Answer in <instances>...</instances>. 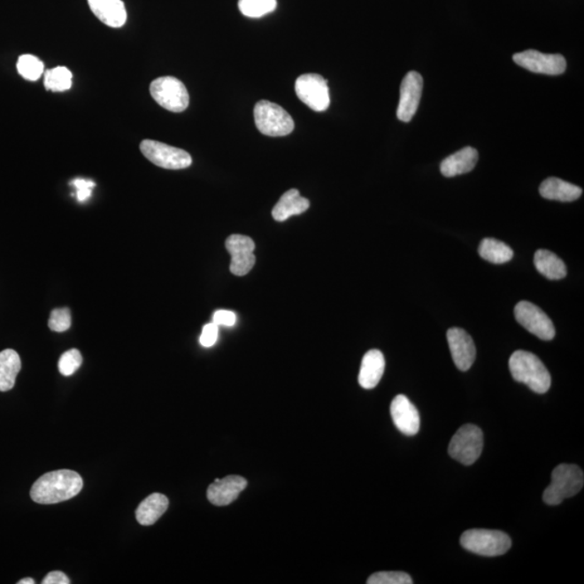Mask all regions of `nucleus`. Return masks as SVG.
I'll list each match as a JSON object with an SVG mask.
<instances>
[{
  "mask_svg": "<svg viewBox=\"0 0 584 584\" xmlns=\"http://www.w3.org/2000/svg\"><path fill=\"white\" fill-rule=\"evenodd\" d=\"M509 367L515 381L526 384L535 393L544 394L551 388V374L533 353L516 350L510 357Z\"/></svg>",
  "mask_w": 584,
  "mask_h": 584,
  "instance_id": "nucleus-2",
  "label": "nucleus"
},
{
  "mask_svg": "<svg viewBox=\"0 0 584 584\" xmlns=\"http://www.w3.org/2000/svg\"><path fill=\"white\" fill-rule=\"evenodd\" d=\"M516 65L537 74L561 75L566 71L567 63L561 55H547L537 50L515 53Z\"/></svg>",
  "mask_w": 584,
  "mask_h": 584,
  "instance_id": "nucleus-11",
  "label": "nucleus"
},
{
  "mask_svg": "<svg viewBox=\"0 0 584 584\" xmlns=\"http://www.w3.org/2000/svg\"><path fill=\"white\" fill-rule=\"evenodd\" d=\"M17 67L19 75L31 81H38L43 73V63L32 55L19 57Z\"/></svg>",
  "mask_w": 584,
  "mask_h": 584,
  "instance_id": "nucleus-28",
  "label": "nucleus"
},
{
  "mask_svg": "<svg viewBox=\"0 0 584 584\" xmlns=\"http://www.w3.org/2000/svg\"><path fill=\"white\" fill-rule=\"evenodd\" d=\"M368 584H411L412 579L403 572H380L370 576Z\"/></svg>",
  "mask_w": 584,
  "mask_h": 584,
  "instance_id": "nucleus-30",
  "label": "nucleus"
},
{
  "mask_svg": "<svg viewBox=\"0 0 584 584\" xmlns=\"http://www.w3.org/2000/svg\"><path fill=\"white\" fill-rule=\"evenodd\" d=\"M539 192L549 201L569 203L580 198L582 188L558 178H549L540 185Z\"/></svg>",
  "mask_w": 584,
  "mask_h": 584,
  "instance_id": "nucleus-20",
  "label": "nucleus"
},
{
  "mask_svg": "<svg viewBox=\"0 0 584 584\" xmlns=\"http://www.w3.org/2000/svg\"><path fill=\"white\" fill-rule=\"evenodd\" d=\"M91 12L105 26L119 28L125 26L127 12L123 0H88Z\"/></svg>",
  "mask_w": 584,
  "mask_h": 584,
  "instance_id": "nucleus-17",
  "label": "nucleus"
},
{
  "mask_svg": "<svg viewBox=\"0 0 584 584\" xmlns=\"http://www.w3.org/2000/svg\"><path fill=\"white\" fill-rule=\"evenodd\" d=\"M84 486L81 476L71 470L50 472L39 477L33 485L31 496L41 504H55L74 498Z\"/></svg>",
  "mask_w": 584,
  "mask_h": 584,
  "instance_id": "nucleus-1",
  "label": "nucleus"
},
{
  "mask_svg": "<svg viewBox=\"0 0 584 584\" xmlns=\"http://www.w3.org/2000/svg\"><path fill=\"white\" fill-rule=\"evenodd\" d=\"M47 90L63 92L72 87V73L65 66H58L45 73Z\"/></svg>",
  "mask_w": 584,
  "mask_h": 584,
  "instance_id": "nucleus-26",
  "label": "nucleus"
},
{
  "mask_svg": "<svg viewBox=\"0 0 584 584\" xmlns=\"http://www.w3.org/2000/svg\"><path fill=\"white\" fill-rule=\"evenodd\" d=\"M72 184L74 185L76 188V196L80 202L87 201V199L91 196L92 188L96 187L94 181L85 179H76Z\"/></svg>",
  "mask_w": 584,
  "mask_h": 584,
  "instance_id": "nucleus-32",
  "label": "nucleus"
},
{
  "mask_svg": "<svg viewBox=\"0 0 584 584\" xmlns=\"http://www.w3.org/2000/svg\"><path fill=\"white\" fill-rule=\"evenodd\" d=\"M169 500L162 494H152L136 509V520L142 526L154 525L167 511Z\"/></svg>",
  "mask_w": 584,
  "mask_h": 584,
  "instance_id": "nucleus-22",
  "label": "nucleus"
},
{
  "mask_svg": "<svg viewBox=\"0 0 584 584\" xmlns=\"http://www.w3.org/2000/svg\"><path fill=\"white\" fill-rule=\"evenodd\" d=\"M218 334L219 326L214 323L204 325L201 339H199L203 347L211 348L212 345L216 344L218 340Z\"/></svg>",
  "mask_w": 584,
  "mask_h": 584,
  "instance_id": "nucleus-33",
  "label": "nucleus"
},
{
  "mask_svg": "<svg viewBox=\"0 0 584 584\" xmlns=\"http://www.w3.org/2000/svg\"><path fill=\"white\" fill-rule=\"evenodd\" d=\"M70 582L66 574L62 572H51L42 581V584H70Z\"/></svg>",
  "mask_w": 584,
  "mask_h": 584,
  "instance_id": "nucleus-35",
  "label": "nucleus"
},
{
  "mask_svg": "<svg viewBox=\"0 0 584 584\" xmlns=\"http://www.w3.org/2000/svg\"><path fill=\"white\" fill-rule=\"evenodd\" d=\"M72 324L71 311L67 308L56 309L51 311L49 319V328L56 333H65L70 329Z\"/></svg>",
  "mask_w": 584,
  "mask_h": 584,
  "instance_id": "nucleus-31",
  "label": "nucleus"
},
{
  "mask_svg": "<svg viewBox=\"0 0 584 584\" xmlns=\"http://www.w3.org/2000/svg\"><path fill=\"white\" fill-rule=\"evenodd\" d=\"M447 340L457 368L467 372L476 358L473 339L464 329L451 328L447 331Z\"/></svg>",
  "mask_w": 584,
  "mask_h": 584,
  "instance_id": "nucleus-14",
  "label": "nucleus"
},
{
  "mask_svg": "<svg viewBox=\"0 0 584 584\" xmlns=\"http://www.w3.org/2000/svg\"><path fill=\"white\" fill-rule=\"evenodd\" d=\"M255 121L257 130L269 136L288 135L295 129V121L288 111L267 100L256 104Z\"/></svg>",
  "mask_w": 584,
  "mask_h": 584,
  "instance_id": "nucleus-5",
  "label": "nucleus"
},
{
  "mask_svg": "<svg viewBox=\"0 0 584 584\" xmlns=\"http://www.w3.org/2000/svg\"><path fill=\"white\" fill-rule=\"evenodd\" d=\"M150 91L160 106L173 113H181L188 107L189 96L187 87L178 78L159 77L150 84Z\"/></svg>",
  "mask_w": 584,
  "mask_h": 584,
  "instance_id": "nucleus-7",
  "label": "nucleus"
},
{
  "mask_svg": "<svg viewBox=\"0 0 584 584\" xmlns=\"http://www.w3.org/2000/svg\"><path fill=\"white\" fill-rule=\"evenodd\" d=\"M277 7L276 0H240L238 8L243 16L261 18L269 14Z\"/></svg>",
  "mask_w": 584,
  "mask_h": 584,
  "instance_id": "nucleus-27",
  "label": "nucleus"
},
{
  "mask_svg": "<svg viewBox=\"0 0 584 584\" xmlns=\"http://www.w3.org/2000/svg\"><path fill=\"white\" fill-rule=\"evenodd\" d=\"M226 247L231 255L230 271L236 276L247 275L256 265L255 242L250 237L235 234L227 238Z\"/></svg>",
  "mask_w": 584,
  "mask_h": 584,
  "instance_id": "nucleus-12",
  "label": "nucleus"
},
{
  "mask_svg": "<svg viewBox=\"0 0 584 584\" xmlns=\"http://www.w3.org/2000/svg\"><path fill=\"white\" fill-rule=\"evenodd\" d=\"M484 435L479 426L465 425L452 436L448 454L465 465H472L483 451Z\"/></svg>",
  "mask_w": 584,
  "mask_h": 584,
  "instance_id": "nucleus-6",
  "label": "nucleus"
},
{
  "mask_svg": "<svg viewBox=\"0 0 584 584\" xmlns=\"http://www.w3.org/2000/svg\"><path fill=\"white\" fill-rule=\"evenodd\" d=\"M18 583L19 584H34V583H35V581H34L33 579H31V578H26V579H22V580H19Z\"/></svg>",
  "mask_w": 584,
  "mask_h": 584,
  "instance_id": "nucleus-36",
  "label": "nucleus"
},
{
  "mask_svg": "<svg viewBox=\"0 0 584 584\" xmlns=\"http://www.w3.org/2000/svg\"><path fill=\"white\" fill-rule=\"evenodd\" d=\"M535 269L549 280H558L567 275L566 265L555 253L540 250L534 253Z\"/></svg>",
  "mask_w": 584,
  "mask_h": 584,
  "instance_id": "nucleus-24",
  "label": "nucleus"
},
{
  "mask_svg": "<svg viewBox=\"0 0 584 584\" xmlns=\"http://www.w3.org/2000/svg\"><path fill=\"white\" fill-rule=\"evenodd\" d=\"M584 485L583 471L576 465H559L552 472V481L544 490L543 501L558 505L565 499L580 493Z\"/></svg>",
  "mask_w": 584,
  "mask_h": 584,
  "instance_id": "nucleus-3",
  "label": "nucleus"
},
{
  "mask_svg": "<svg viewBox=\"0 0 584 584\" xmlns=\"http://www.w3.org/2000/svg\"><path fill=\"white\" fill-rule=\"evenodd\" d=\"M477 160H479V152L471 146H466L442 160L441 173L447 178L470 173L474 169Z\"/></svg>",
  "mask_w": 584,
  "mask_h": 584,
  "instance_id": "nucleus-18",
  "label": "nucleus"
},
{
  "mask_svg": "<svg viewBox=\"0 0 584 584\" xmlns=\"http://www.w3.org/2000/svg\"><path fill=\"white\" fill-rule=\"evenodd\" d=\"M247 480L242 476L230 475L222 480H216L209 486L208 500L218 506L228 505L234 503L247 487Z\"/></svg>",
  "mask_w": 584,
  "mask_h": 584,
  "instance_id": "nucleus-16",
  "label": "nucleus"
},
{
  "mask_svg": "<svg viewBox=\"0 0 584 584\" xmlns=\"http://www.w3.org/2000/svg\"><path fill=\"white\" fill-rule=\"evenodd\" d=\"M460 543L467 551L481 557H500L512 547V540L503 532L471 529L462 534Z\"/></svg>",
  "mask_w": 584,
  "mask_h": 584,
  "instance_id": "nucleus-4",
  "label": "nucleus"
},
{
  "mask_svg": "<svg viewBox=\"0 0 584 584\" xmlns=\"http://www.w3.org/2000/svg\"><path fill=\"white\" fill-rule=\"evenodd\" d=\"M296 94L299 99L315 111H324L330 105L327 81L319 74L301 75L296 81Z\"/></svg>",
  "mask_w": 584,
  "mask_h": 584,
  "instance_id": "nucleus-9",
  "label": "nucleus"
},
{
  "mask_svg": "<svg viewBox=\"0 0 584 584\" xmlns=\"http://www.w3.org/2000/svg\"><path fill=\"white\" fill-rule=\"evenodd\" d=\"M81 364L82 357L80 350L73 349L62 355L60 360H58V370H60L63 376L70 377L77 372Z\"/></svg>",
  "mask_w": 584,
  "mask_h": 584,
  "instance_id": "nucleus-29",
  "label": "nucleus"
},
{
  "mask_svg": "<svg viewBox=\"0 0 584 584\" xmlns=\"http://www.w3.org/2000/svg\"><path fill=\"white\" fill-rule=\"evenodd\" d=\"M516 320L530 334L544 341L555 337V328L552 320L537 305L528 301H520L514 309Z\"/></svg>",
  "mask_w": 584,
  "mask_h": 584,
  "instance_id": "nucleus-10",
  "label": "nucleus"
},
{
  "mask_svg": "<svg viewBox=\"0 0 584 584\" xmlns=\"http://www.w3.org/2000/svg\"><path fill=\"white\" fill-rule=\"evenodd\" d=\"M479 253L484 260L494 265H503L512 260L513 250L506 243L496 241L495 238H485L479 247Z\"/></svg>",
  "mask_w": 584,
  "mask_h": 584,
  "instance_id": "nucleus-25",
  "label": "nucleus"
},
{
  "mask_svg": "<svg viewBox=\"0 0 584 584\" xmlns=\"http://www.w3.org/2000/svg\"><path fill=\"white\" fill-rule=\"evenodd\" d=\"M21 366V358L16 350L8 349L0 352V392L13 388Z\"/></svg>",
  "mask_w": 584,
  "mask_h": 584,
  "instance_id": "nucleus-23",
  "label": "nucleus"
},
{
  "mask_svg": "<svg viewBox=\"0 0 584 584\" xmlns=\"http://www.w3.org/2000/svg\"><path fill=\"white\" fill-rule=\"evenodd\" d=\"M386 368V359L379 350H369L362 360L358 376L359 386L372 389L378 386Z\"/></svg>",
  "mask_w": 584,
  "mask_h": 584,
  "instance_id": "nucleus-19",
  "label": "nucleus"
},
{
  "mask_svg": "<svg viewBox=\"0 0 584 584\" xmlns=\"http://www.w3.org/2000/svg\"><path fill=\"white\" fill-rule=\"evenodd\" d=\"M140 150L150 163L160 168L179 170L192 165L191 155L188 152L158 141L144 140L140 144Z\"/></svg>",
  "mask_w": 584,
  "mask_h": 584,
  "instance_id": "nucleus-8",
  "label": "nucleus"
},
{
  "mask_svg": "<svg viewBox=\"0 0 584 584\" xmlns=\"http://www.w3.org/2000/svg\"><path fill=\"white\" fill-rule=\"evenodd\" d=\"M212 323L217 326H226L232 327L236 323V315L231 311L219 310L213 314Z\"/></svg>",
  "mask_w": 584,
  "mask_h": 584,
  "instance_id": "nucleus-34",
  "label": "nucleus"
},
{
  "mask_svg": "<svg viewBox=\"0 0 584 584\" xmlns=\"http://www.w3.org/2000/svg\"><path fill=\"white\" fill-rule=\"evenodd\" d=\"M310 208L308 199L302 197L298 189H289L280 197L273 208L272 216L275 221L284 222L292 216H298Z\"/></svg>",
  "mask_w": 584,
  "mask_h": 584,
  "instance_id": "nucleus-21",
  "label": "nucleus"
},
{
  "mask_svg": "<svg viewBox=\"0 0 584 584\" xmlns=\"http://www.w3.org/2000/svg\"><path fill=\"white\" fill-rule=\"evenodd\" d=\"M423 89V78L417 72H409L401 86V96L397 107V119L409 123L415 116L420 104Z\"/></svg>",
  "mask_w": 584,
  "mask_h": 584,
  "instance_id": "nucleus-13",
  "label": "nucleus"
},
{
  "mask_svg": "<svg viewBox=\"0 0 584 584\" xmlns=\"http://www.w3.org/2000/svg\"><path fill=\"white\" fill-rule=\"evenodd\" d=\"M394 425L405 435H416L420 430V416L417 408L405 396H397L391 403Z\"/></svg>",
  "mask_w": 584,
  "mask_h": 584,
  "instance_id": "nucleus-15",
  "label": "nucleus"
}]
</instances>
